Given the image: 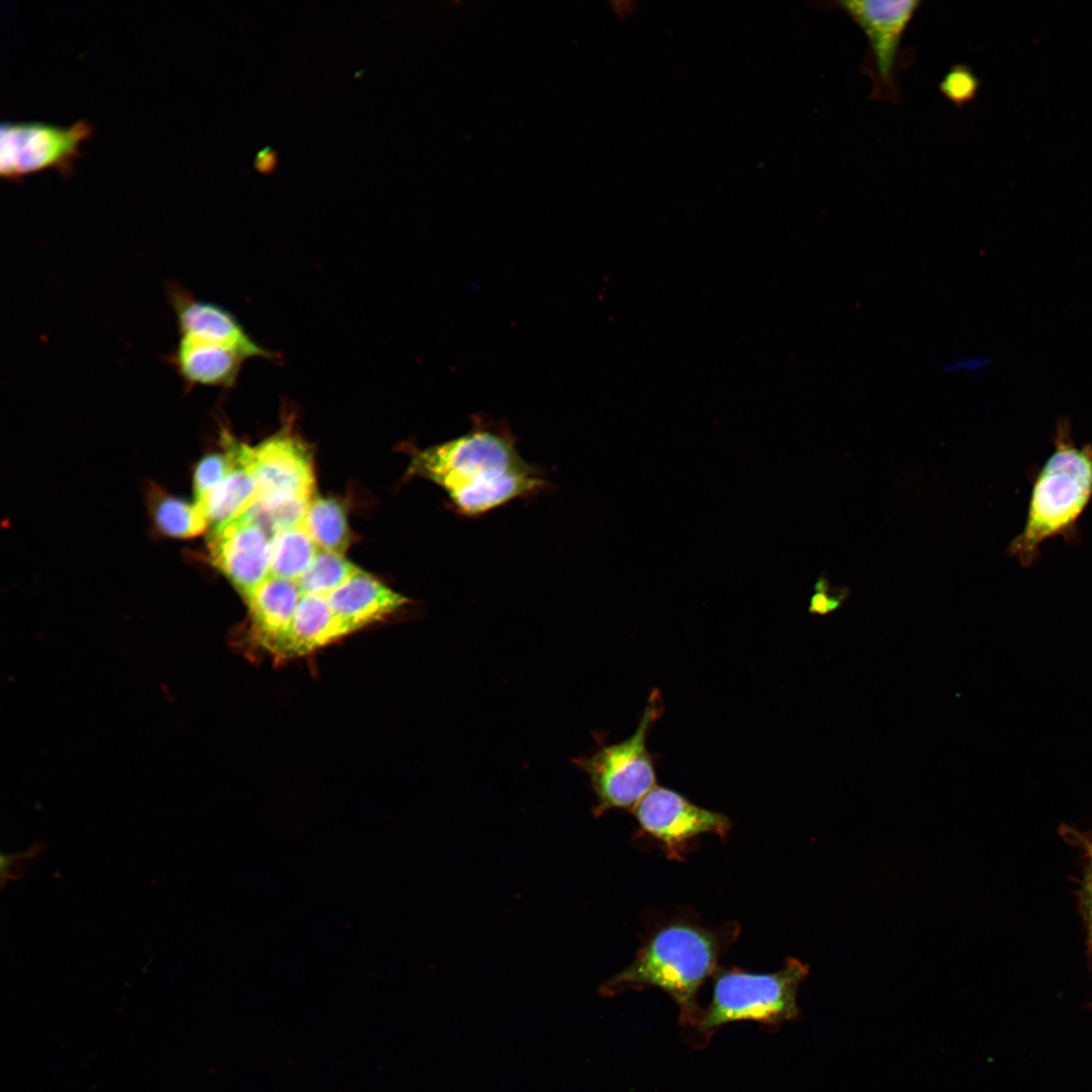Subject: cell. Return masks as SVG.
Instances as JSON below:
<instances>
[{"instance_id":"cell-11","label":"cell","mask_w":1092,"mask_h":1092,"mask_svg":"<svg viewBox=\"0 0 1092 1092\" xmlns=\"http://www.w3.org/2000/svg\"><path fill=\"white\" fill-rule=\"evenodd\" d=\"M168 299L174 311L179 336L224 347L244 360L272 359L274 354L259 345L226 308L198 299L178 283H169Z\"/></svg>"},{"instance_id":"cell-13","label":"cell","mask_w":1092,"mask_h":1092,"mask_svg":"<svg viewBox=\"0 0 1092 1092\" xmlns=\"http://www.w3.org/2000/svg\"><path fill=\"white\" fill-rule=\"evenodd\" d=\"M327 599L353 632L387 618L408 603L405 597L361 569Z\"/></svg>"},{"instance_id":"cell-10","label":"cell","mask_w":1092,"mask_h":1092,"mask_svg":"<svg viewBox=\"0 0 1092 1092\" xmlns=\"http://www.w3.org/2000/svg\"><path fill=\"white\" fill-rule=\"evenodd\" d=\"M270 540L265 529L246 513L211 529V560L245 601L270 577Z\"/></svg>"},{"instance_id":"cell-26","label":"cell","mask_w":1092,"mask_h":1092,"mask_svg":"<svg viewBox=\"0 0 1092 1092\" xmlns=\"http://www.w3.org/2000/svg\"><path fill=\"white\" fill-rule=\"evenodd\" d=\"M609 7L617 17L626 19L635 13L637 3L632 0H613L609 2Z\"/></svg>"},{"instance_id":"cell-29","label":"cell","mask_w":1092,"mask_h":1092,"mask_svg":"<svg viewBox=\"0 0 1092 1092\" xmlns=\"http://www.w3.org/2000/svg\"><path fill=\"white\" fill-rule=\"evenodd\" d=\"M1083 843H1085L1086 855L1089 860V879L1087 882L1092 885V842H1087V840H1085Z\"/></svg>"},{"instance_id":"cell-20","label":"cell","mask_w":1092,"mask_h":1092,"mask_svg":"<svg viewBox=\"0 0 1092 1092\" xmlns=\"http://www.w3.org/2000/svg\"><path fill=\"white\" fill-rule=\"evenodd\" d=\"M359 570L342 554L320 549L309 567L295 582L301 595L328 597Z\"/></svg>"},{"instance_id":"cell-15","label":"cell","mask_w":1092,"mask_h":1092,"mask_svg":"<svg viewBox=\"0 0 1092 1092\" xmlns=\"http://www.w3.org/2000/svg\"><path fill=\"white\" fill-rule=\"evenodd\" d=\"M245 360L233 351L208 342L179 336L169 362L189 386L235 385Z\"/></svg>"},{"instance_id":"cell-22","label":"cell","mask_w":1092,"mask_h":1092,"mask_svg":"<svg viewBox=\"0 0 1092 1092\" xmlns=\"http://www.w3.org/2000/svg\"><path fill=\"white\" fill-rule=\"evenodd\" d=\"M980 83L966 65H953L939 83V90L957 107L971 102L977 95Z\"/></svg>"},{"instance_id":"cell-8","label":"cell","mask_w":1092,"mask_h":1092,"mask_svg":"<svg viewBox=\"0 0 1092 1092\" xmlns=\"http://www.w3.org/2000/svg\"><path fill=\"white\" fill-rule=\"evenodd\" d=\"M640 828L661 845L670 858L679 859L689 843L713 833L726 837L731 821L726 815L699 807L673 790L656 786L633 809Z\"/></svg>"},{"instance_id":"cell-16","label":"cell","mask_w":1092,"mask_h":1092,"mask_svg":"<svg viewBox=\"0 0 1092 1092\" xmlns=\"http://www.w3.org/2000/svg\"><path fill=\"white\" fill-rule=\"evenodd\" d=\"M352 632L327 597L301 595L282 657L306 655Z\"/></svg>"},{"instance_id":"cell-18","label":"cell","mask_w":1092,"mask_h":1092,"mask_svg":"<svg viewBox=\"0 0 1092 1092\" xmlns=\"http://www.w3.org/2000/svg\"><path fill=\"white\" fill-rule=\"evenodd\" d=\"M301 524L321 550L344 555L350 534L345 511L338 502L311 498Z\"/></svg>"},{"instance_id":"cell-2","label":"cell","mask_w":1092,"mask_h":1092,"mask_svg":"<svg viewBox=\"0 0 1092 1092\" xmlns=\"http://www.w3.org/2000/svg\"><path fill=\"white\" fill-rule=\"evenodd\" d=\"M738 932L735 923L711 929L685 919L666 922L648 934L633 961L606 981L600 993L615 996L627 990L659 988L678 1006L680 1021L696 1026L702 1013L698 991Z\"/></svg>"},{"instance_id":"cell-12","label":"cell","mask_w":1092,"mask_h":1092,"mask_svg":"<svg viewBox=\"0 0 1092 1092\" xmlns=\"http://www.w3.org/2000/svg\"><path fill=\"white\" fill-rule=\"evenodd\" d=\"M300 597L295 581L270 576L245 601L260 646L282 656Z\"/></svg>"},{"instance_id":"cell-25","label":"cell","mask_w":1092,"mask_h":1092,"mask_svg":"<svg viewBox=\"0 0 1092 1092\" xmlns=\"http://www.w3.org/2000/svg\"><path fill=\"white\" fill-rule=\"evenodd\" d=\"M991 362L989 356H962L942 364L941 369L949 374L960 371L976 372L988 367Z\"/></svg>"},{"instance_id":"cell-17","label":"cell","mask_w":1092,"mask_h":1092,"mask_svg":"<svg viewBox=\"0 0 1092 1092\" xmlns=\"http://www.w3.org/2000/svg\"><path fill=\"white\" fill-rule=\"evenodd\" d=\"M318 550L302 524L277 532L270 540V576L296 581Z\"/></svg>"},{"instance_id":"cell-21","label":"cell","mask_w":1092,"mask_h":1092,"mask_svg":"<svg viewBox=\"0 0 1092 1092\" xmlns=\"http://www.w3.org/2000/svg\"><path fill=\"white\" fill-rule=\"evenodd\" d=\"M235 466L236 459L225 447L223 453H212L203 457L196 465L193 476L195 504L199 505Z\"/></svg>"},{"instance_id":"cell-14","label":"cell","mask_w":1092,"mask_h":1092,"mask_svg":"<svg viewBox=\"0 0 1092 1092\" xmlns=\"http://www.w3.org/2000/svg\"><path fill=\"white\" fill-rule=\"evenodd\" d=\"M221 440L222 445L233 453L236 466L198 505L212 528L237 519L247 512L258 497L251 465L252 447L238 442L225 431Z\"/></svg>"},{"instance_id":"cell-7","label":"cell","mask_w":1092,"mask_h":1092,"mask_svg":"<svg viewBox=\"0 0 1092 1092\" xmlns=\"http://www.w3.org/2000/svg\"><path fill=\"white\" fill-rule=\"evenodd\" d=\"M91 125L78 120L69 126L43 122H3L0 127V174L8 180L53 169L72 173Z\"/></svg>"},{"instance_id":"cell-5","label":"cell","mask_w":1092,"mask_h":1092,"mask_svg":"<svg viewBox=\"0 0 1092 1092\" xmlns=\"http://www.w3.org/2000/svg\"><path fill=\"white\" fill-rule=\"evenodd\" d=\"M662 713V701L653 690L636 731L626 740L603 746L588 757L574 759L589 778L597 817L612 809H634L656 787L653 758L646 746L648 731Z\"/></svg>"},{"instance_id":"cell-3","label":"cell","mask_w":1092,"mask_h":1092,"mask_svg":"<svg viewBox=\"0 0 1092 1092\" xmlns=\"http://www.w3.org/2000/svg\"><path fill=\"white\" fill-rule=\"evenodd\" d=\"M1053 444V452L1030 476L1023 527L1005 551L1025 568L1039 560L1040 547L1050 539L1079 543V521L1092 502V443H1077L1069 419L1061 417Z\"/></svg>"},{"instance_id":"cell-19","label":"cell","mask_w":1092,"mask_h":1092,"mask_svg":"<svg viewBox=\"0 0 1092 1092\" xmlns=\"http://www.w3.org/2000/svg\"><path fill=\"white\" fill-rule=\"evenodd\" d=\"M154 523L161 533L175 538H191L201 534L208 521L195 503L159 493L152 506Z\"/></svg>"},{"instance_id":"cell-23","label":"cell","mask_w":1092,"mask_h":1092,"mask_svg":"<svg viewBox=\"0 0 1092 1092\" xmlns=\"http://www.w3.org/2000/svg\"><path fill=\"white\" fill-rule=\"evenodd\" d=\"M849 594L848 586L832 587L828 578L821 574L814 585V594L809 604V613L825 616L835 612L847 600Z\"/></svg>"},{"instance_id":"cell-9","label":"cell","mask_w":1092,"mask_h":1092,"mask_svg":"<svg viewBox=\"0 0 1092 1092\" xmlns=\"http://www.w3.org/2000/svg\"><path fill=\"white\" fill-rule=\"evenodd\" d=\"M251 465L258 490L255 505L260 509L311 500L312 461L297 438L280 433L252 447Z\"/></svg>"},{"instance_id":"cell-1","label":"cell","mask_w":1092,"mask_h":1092,"mask_svg":"<svg viewBox=\"0 0 1092 1092\" xmlns=\"http://www.w3.org/2000/svg\"><path fill=\"white\" fill-rule=\"evenodd\" d=\"M438 485L458 515L474 518L517 498L542 493L549 481L541 468L527 462L508 425L479 415L463 435L415 449L407 469Z\"/></svg>"},{"instance_id":"cell-6","label":"cell","mask_w":1092,"mask_h":1092,"mask_svg":"<svg viewBox=\"0 0 1092 1092\" xmlns=\"http://www.w3.org/2000/svg\"><path fill=\"white\" fill-rule=\"evenodd\" d=\"M845 13L868 40L863 71L873 82L871 97L897 103L902 37L919 9L918 0H845L830 3Z\"/></svg>"},{"instance_id":"cell-24","label":"cell","mask_w":1092,"mask_h":1092,"mask_svg":"<svg viewBox=\"0 0 1092 1092\" xmlns=\"http://www.w3.org/2000/svg\"><path fill=\"white\" fill-rule=\"evenodd\" d=\"M43 849L44 846L42 842L37 841L23 851L9 854L2 853L0 856L2 888L7 881L22 878L26 874L32 861L41 853Z\"/></svg>"},{"instance_id":"cell-4","label":"cell","mask_w":1092,"mask_h":1092,"mask_svg":"<svg viewBox=\"0 0 1092 1092\" xmlns=\"http://www.w3.org/2000/svg\"><path fill=\"white\" fill-rule=\"evenodd\" d=\"M809 966L788 958L775 973L754 974L737 968L716 974L713 998L697 1027L704 1033L735 1021L778 1024L797 1017V994Z\"/></svg>"},{"instance_id":"cell-27","label":"cell","mask_w":1092,"mask_h":1092,"mask_svg":"<svg viewBox=\"0 0 1092 1092\" xmlns=\"http://www.w3.org/2000/svg\"><path fill=\"white\" fill-rule=\"evenodd\" d=\"M1083 898H1084L1085 912H1086L1088 928H1089V936H1090V941H1091V946H1092V885L1090 883H1088V882H1087L1086 887H1085L1084 897Z\"/></svg>"},{"instance_id":"cell-28","label":"cell","mask_w":1092,"mask_h":1092,"mask_svg":"<svg viewBox=\"0 0 1092 1092\" xmlns=\"http://www.w3.org/2000/svg\"><path fill=\"white\" fill-rule=\"evenodd\" d=\"M274 162L273 153H269L266 149L264 152L259 153L256 160V166L260 171L267 172L274 166Z\"/></svg>"}]
</instances>
